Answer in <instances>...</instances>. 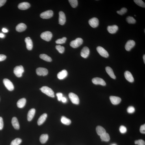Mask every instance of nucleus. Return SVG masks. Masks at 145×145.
<instances>
[{
    "label": "nucleus",
    "instance_id": "nucleus-30",
    "mask_svg": "<svg viewBox=\"0 0 145 145\" xmlns=\"http://www.w3.org/2000/svg\"><path fill=\"white\" fill-rule=\"evenodd\" d=\"M100 136V138L102 141L108 142L110 140V137L108 134L106 133Z\"/></svg>",
    "mask_w": 145,
    "mask_h": 145
},
{
    "label": "nucleus",
    "instance_id": "nucleus-6",
    "mask_svg": "<svg viewBox=\"0 0 145 145\" xmlns=\"http://www.w3.org/2000/svg\"><path fill=\"white\" fill-rule=\"evenodd\" d=\"M53 12L51 10H48L43 12L40 15V17L43 19H48L52 17Z\"/></svg>",
    "mask_w": 145,
    "mask_h": 145
},
{
    "label": "nucleus",
    "instance_id": "nucleus-42",
    "mask_svg": "<svg viewBox=\"0 0 145 145\" xmlns=\"http://www.w3.org/2000/svg\"><path fill=\"white\" fill-rule=\"evenodd\" d=\"M56 96L57 97L58 101H61L63 97L62 94L60 92L56 94Z\"/></svg>",
    "mask_w": 145,
    "mask_h": 145
},
{
    "label": "nucleus",
    "instance_id": "nucleus-32",
    "mask_svg": "<svg viewBox=\"0 0 145 145\" xmlns=\"http://www.w3.org/2000/svg\"><path fill=\"white\" fill-rule=\"evenodd\" d=\"M22 142V140L20 138H16L13 140L11 143L10 145H19Z\"/></svg>",
    "mask_w": 145,
    "mask_h": 145
},
{
    "label": "nucleus",
    "instance_id": "nucleus-44",
    "mask_svg": "<svg viewBox=\"0 0 145 145\" xmlns=\"http://www.w3.org/2000/svg\"><path fill=\"white\" fill-rule=\"evenodd\" d=\"M4 126L3 119L1 117H0V130L3 129Z\"/></svg>",
    "mask_w": 145,
    "mask_h": 145
},
{
    "label": "nucleus",
    "instance_id": "nucleus-20",
    "mask_svg": "<svg viewBox=\"0 0 145 145\" xmlns=\"http://www.w3.org/2000/svg\"><path fill=\"white\" fill-rule=\"evenodd\" d=\"M27 28V26L25 24L21 23L17 26L16 29L17 32H20L24 31Z\"/></svg>",
    "mask_w": 145,
    "mask_h": 145
},
{
    "label": "nucleus",
    "instance_id": "nucleus-28",
    "mask_svg": "<svg viewBox=\"0 0 145 145\" xmlns=\"http://www.w3.org/2000/svg\"><path fill=\"white\" fill-rule=\"evenodd\" d=\"M48 138V135L47 134H43L40 136V140L41 143L44 144L47 142Z\"/></svg>",
    "mask_w": 145,
    "mask_h": 145
},
{
    "label": "nucleus",
    "instance_id": "nucleus-15",
    "mask_svg": "<svg viewBox=\"0 0 145 145\" xmlns=\"http://www.w3.org/2000/svg\"><path fill=\"white\" fill-rule=\"evenodd\" d=\"M25 41L26 44L27 48L29 50H31L33 48V43L31 39L29 37L25 38Z\"/></svg>",
    "mask_w": 145,
    "mask_h": 145
},
{
    "label": "nucleus",
    "instance_id": "nucleus-46",
    "mask_svg": "<svg viewBox=\"0 0 145 145\" xmlns=\"http://www.w3.org/2000/svg\"><path fill=\"white\" fill-rule=\"evenodd\" d=\"M6 0H0V7L3 5L5 4Z\"/></svg>",
    "mask_w": 145,
    "mask_h": 145
},
{
    "label": "nucleus",
    "instance_id": "nucleus-34",
    "mask_svg": "<svg viewBox=\"0 0 145 145\" xmlns=\"http://www.w3.org/2000/svg\"><path fill=\"white\" fill-rule=\"evenodd\" d=\"M127 22L129 24H134L136 22L135 19L133 17L129 16L126 18Z\"/></svg>",
    "mask_w": 145,
    "mask_h": 145
},
{
    "label": "nucleus",
    "instance_id": "nucleus-16",
    "mask_svg": "<svg viewBox=\"0 0 145 145\" xmlns=\"http://www.w3.org/2000/svg\"><path fill=\"white\" fill-rule=\"evenodd\" d=\"M110 99L111 103L114 105L119 104L121 101V99L120 97L114 96H111Z\"/></svg>",
    "mask_w": 145,
    "mask_h": 145
},
{
    "label": "nucleus",
    "instance_id": "nucleus-12",
    "mask_svg": "<svg viewBox=\"0 0 145 145\" xmlns=\"http://www.w3.org/2000/svg\"><path fill=\"white\" fill-rule=\"evenodd\" d=\"M88 23L91 27L95 28L98 27L99 24V21L98 18L94 17L90 19Z\"/></svg>",
    "mask_w": 145,
    "mask_h": 145
},
{
    "label": "nucleus",
    "instance_id": "nucleus-39",
    "mask_svg": "<svg viewBox=\"0 0 145 145\" xmlns=\"http://www.w3.org/2000/svg\"><path fill=\"white\" fill-rule=\"evenodd\" d=\"M119 130L121 133L124 134L126 132L127 129L124 126L122 125L120 127Z\"/></svg>",
    "mask_w": 145,
    "mask_h": 145
},
{
    "label": "nucleus",
    "instance_id": "nucleus-51",
    "mask_svg": "<svg viewBox=\"0 0 145 145\" xmlns=\"http://www.w3.org/2000/svg\"></svg>",
    "mask_w": 145,
    "mask_h": 145
},
{
    "label": "nucleus",
    "instance_id": "nucleus-36",
    "mask_svg": "<svg viewBox=\"0 0 145 145\" xmlns=\"http://www.w3.org/2000/svg\"><path fill=\"white\" fill-rule=\"evenodd\" d=\"M67 38L66 37H63L62 38L58 39L56 41V43L58 44H64L66 42Z\"/></svg>",
    "mask_w": 145,
    "mask_h": 145
},
{
    "label": "nucleus",
    "instance_id": "nucleus-48",
    "mask_svg": "<svg viewBox=\"0 0 145 145\" xmlns=\"http://www.w3.org/2000/svg\"><path fill=\"white\" fill-rule=\"evenodd\" d=\"M2 31L4 32V33H7L8 32V31L7 29L5 28H3L2 30Z\"/></svg>",
    "mask_w": 145,
    "mask_h": 145
},
{
    "label": "nucleus",
    "instance_id": "nucleus-7",
    "mask_svg": "<svg viewBox=\"0 0 145 145\" xmlns=\"http://www.w3.org/2000/svg\"><path fill=\"white\" fill-rule=\"evenodd\" d=\"M3 82L4 85L8 90L12 91L14 90V86L13 84L9 80L7 79H4L3 80Z\"/></svg>",
    "mask_w": 145,
    "mask_h": 145
},
{
    "label": "nucleus",
    "instance_id": "nucleus-41",
    "mask_svg": "<svg viewBox=\"0 0 145 145\" xmlns=\"http://www.w3.org/2000/svg\"><path fill=\"white\" fill-rule=\"evenodd\" d=\"M135 144L138 145H145V142L143 140H135Z\"/></svg>",
    "mask_w": 145,
    "mask_h": 145
},
{
    "label": "nucleus",
    "instance_id": "nucleus-50",
    "mask_svg": "<svg viewBox=\"0 0 145 145\" xmlns=\"http://www.w3.org/2000/svg\"><path fill=\"white\" fill-rule=\"evenodd\" d=\"M143 59L144 60V62L145 64V55H144L143 56Z\"/></svg>",
    "mask_w": 145,
    "mask_h": 145
},
{
    "label": "nucleus",
    "instance_id": "nucleus-8",
    "mask_svg": "<svg viewBox=\"0 0 145 145\" xmlns=\"http://www.w3.org/2000/svg\"><path fill=\"white\" fill-rule=\"evenodd\" d=\"M97 50L99 54L102 57L107 58L109 57V54L101 46L97 47Z\"/></svg>",
    "mask_w": 145,
    "mask_h": 145
},
{
    "label": "nucleus",
    "instance_id": "nucleus-13",
    "mask_svg": "<svg viewBox=\"0 0 145 145\" xmlns=\"http://www.w3.org/2000/svg\"><path fill=\"white\" fill-rule=\"evenodd\" d=\"M59 23L60 25H63L66 21L65 14L63 12L60 11L59 13Z\"/></svg>",
    "mask_w": 145,
    "mask_h": 145
},
{
    "label": "nucleus",
    "instance_id": "nucleus-9",
    "mask_svg": "<svg viewBox=\"0 0 145 145\" xmlns=\"http://www.w3.org/2000/svg\"><path fill=\"white\" fill-rule=\"evenodd\" d=\"M92 81L93 83L96 85H100L103 86H105L106 83L104 80L101 78L99 77L94 78L93 79Z\"/></svg>",
    "mask_w": 145,
    "mask_h": 145
},
{
    "label": "nucleus",
    "instance_id": "nucleus-21",
    "mask_svg": "<svg viewBox=\"0 0 145 145\" xmlns=\"http://www.w3.org/2000/svg\"><path fill=\"white\" fill-rule=\"evenodd\" d=\"M68 74V72L66 70H63L58 73L57 77L60 80L63 79L67 77Z\"/></svg>",
    "mask_w": 145,
    "mask_h": 145
},
{
    "label": "nucleus",
    "instance_id": "nucleus-47",
    "mask_svg": "<svg viewBox=\"0 0 145 145\" xmlns=\"http://www.w3.org/2000/svg\"><path fill=\"white\" fill-rule=\"evenodd\" d=\"M61 101L65 103L67 101V99L65 97H63L61 99Z\"/></svg>",
    "mask_w": 145,
    "mask_h": 145
},
{
    "label": "nucleus",
    "instance_id": "nucleus-18",
    "mask_svg": "<svg viewBox=\"0 0 145 145\" xmlns=\"http://www.w3.org/2000/svg\"><path fill=\"white\" fill-rule=\"evenodd\" d=\"M118 27L117 26L114 25L111 26H109L107 27V30L110 33H115L118 31Z\"/></svg>",
    "mask_w": 145,
    "mask_h": 145
},
{
    "label": "nucleus",
    "instance_id": "nucleus-24",
    "mask_svg": "<svg viewBox=\"0 0 145 145\" xmlns=\"http://www.w3.org/2000/svg\"><path fill=\"white\" fill-rule=\"evenodd\" d=\"M47 117V114L44 113L41 115L38 119V125H40L42 124L46 120Z\"/></svg>",
    "mask_w": 145,
    "mask_h": 145
},
{
    "label": "nucleus",
    "instance_id": "nucleus-22",
    "mask_svg": "<svg viewBox=\"0 0 145 145\" xmlns=\"http://www.w3.org/2000/svg\"><path fill=\"white\" fill-rule=\"evenodd\" d=\"M36 112V110L35 109L33 108L30 109L27 114V119L28 121H31L35 115Z\"/></svg>",
    "mask_w": 145,
    "mask_h": 145
},
{
    "label": "nucleus",
    "instance_id": "nucleus-2",
    "mask_svg": "<svg viewBox=\"0 0 145 145\" xmlns=\"http://www.w3.org/2000/svg\"><path fill=\"white\" fill-rule=\"evenodd\" d=\"M83 42V39L81 38H78L71 42L70 44V46L73 48H76L81 46Z\"/></svg>",
    "mask_w": 145,
    "mask_h": 145
},
{
    "label": "nucleus",
    "instance_id": "nucleus-19",
    "mask_svg": "<svg viewBox=\"0 0 145 145\" xmlns=\"http://www.w3.org/2000/svg\"><path fill=\"white\" fill-rule=\"evenodd\" d=\"M124 75L125 79L127 81L131 83H133L134 81V80L133 76L129 71H125Z\"/></svg>",
    "mask_w": 145,
    "mask_h": 145
},
{
    "label": "nucleus",
    "instance_id": "nucleus-14",
    "mask_svg": "<svg viewBox=\"0 0 145 145\" xmlns=\"http://www.w3.org/2000/svg\"><path fill=\"white\" fill-rule=\"evenodd\" d=\"M90 51L89 48L87 47H85L82 49L81 52V55L82 57L86 58L89 55Z\"/></svg>",
    "mask_w": 145,
    "mask_h": 145
},
{
    "label": "nucleus",
    "instance_id": "nucleus-45",
    "mask_svg": "<svg viewBox=\"0 0 145 145\" xmlns=\"http://www.w3.org/2000/svg\"><path fill=\"white\" fill-rule=\"evenodd\" d=\"M6 58V56L4 55L0 54V61H3Z\"/></svg>",
    "mask_w": 145,
    "mask_h": 145
},
{
    "label": "nucleus",
    "instance_id": "nucleus-31",
    "mask_svg": "<svg viewBox=\"0 0 145 145\" xmlns=\"http://www.w3.org/2000/svg\"><path fill=\"white\" fill-rule=\"evenodd\" d=\"M40 57L41 59L47 62H51L52 60L51 58L45 54H41L40 55Z\"/></svg>",
    "mask_w": 145,
    "mask_h": 145
},
{
    "label": "nucleus",
    "instance_id": "nucleus-52",
    "mask_svg": "<svg viewBox=\"0 0 145 145\" xmlns=\"http://www.w3.org/2000/svg\"><path fill=\"white\" fill-rule=\"evenodd\" d=\"M134 16H136V15H134Z\"/></svg>",
    "mask_w": 145,
    "mask_h": 145
},
{
    "label": "nucleus",
    "instance_id": "nucleus-38",
    "mask_svg": "<svg viewBox=\"0 0 145 145\" xmlns=\"http://www.w3.org/2000/svg\"><path fill=\"white\" fill-rule=\"evenodd\" d=\"M127 11V9L125 8H123L120 11L117 12V13L120 15H123L126 13Z\"/></svg>",
    "mask_w": 145,
    "mask_h": 145
},
{
    "label": "nucleus",
    "instance_id": "nucleus-26",
    "mask_svg": "<svg viewBox=\"0 0 145 145\" xmlns=\"http://www.w3.org/2000/svg\"><path fill=\"white\" fill-rule=\"evenodd\" d=\"M26 102V100L25 98L19 99L17 103V107L19 108H22L24 107Z\"/></svg>",
    "mask_w": 145,
    "mask_h": 145
},
{
    "label": "nucleus",
    "instance_id": "nucleus-29",
    "mask_svg": "<svg viewBox=\"0 0 145 145\" xmlns=\"http://www.w3.org/2000/svg\"><path fill=\"white\" fill-rule=\"evenodd\" d=\"M61 121L63 124L67 125H70L71 123V120L64 116L62 117Z\"/></svg>",
    "mask_w": 145,
    "mask_h": 145
},
{
    "label": "nucleus",
    "instance_id": "nucleus-17",
    "mask_svg": "<svg viewBox=\"0 0 145 145\" xmlns=\"http://www.w3.org/2000/svg\"><path fill=\"white\" fill-rule=\"evenodd\" d=\"M31 5L27 2H24L19 4L18 6L19 9L22 10H27L30 8Z\"/></svg>",
    "mask_w": 145,
    "mask_h": 145
},
{
    "label": "nucleus",
    "instance_id": "nucleus-43",
    "mask_svg": "<svg viewBox=\"0 0 145 145\" xmlns=\"http://www.w3.org/2000/svg\"><path fill=\"white\" fill-rule=\"evenodd\" d=\"M140 132L142 134L145 133V124H144L140 126Z\"/></svg>",
    "mask_w": 145,
    "mask_h": 145
},
{
    "label": "nucleus",
    "instance_id": "nucleus-40",
    "mask_svg": "<svg viewBox=\"0 0 145 145\" xmlns=\"http://www.w3.org/2000/svg\"><path fill=\"white\" fill-rule=\"evenodd\" d=\"M134 107L132 106L129 107L127 109V111L129 113H133L135 112Z\"/></svg>",
    "mask_w": 145,
    "mask_h": 145
},
{
    "label": "nucleus",
    "instance_id": "nucleus-4",
    "mask_svg": "<svg viewBox=\"0 0 145 145\" xmlns=\"http://www.w3.org/2000/svg\"><path fill=\"white\" fill-rule=\"evenodd\" d=\"M41 38L45 41L49 42L52 38L53 34L51 32L47 31L43 32L40 36Z\"/></svg>",
    "mask_w": 145,
    "mask_h": 145
},
{
    "label": "nucleus",
    "instance_id": "nucleus-11",
    "mask_svg": "<svg viewBox=\"0 0 145 145\" xmlns=\"http://www.w3.org/2000/svg\"><path fill=\"white\" fill-rule=\"evenodd\" d=\"M135 43L134 41L132 40H129L125 45V48L126 50L129 51L134 47Z\"/></svg>",
    "mask_w": 145,
    "mask_h": 145
},
{
    "label": "nucleus",
    "instance_id": "nucleus-1",
    "mask_svg": "<svg viewBox=\"0 0 145 145\" xmlns=\"http://www.w3.org/2000/svg\"><path fill=\"white\" fill-rule=\"evenodd\" d=\"M43 93L46 94L47 96L54 98L55 97L54 93L52 90L47 86H43L40 89Z\"/></svg>",
    "mask_w": 145,
    "mask_h": 145
},
{
    "label": "nucleus",
    "instance_id": "nucleus-33",
    "mask_svg": "<svg viewBox=\"0 0 145 145\" xmlns=\"http://www.w3.org/2000/svg\"><path fill=\"white\" fill-rule=\"evenodd\" d=\"M134 2L138 5L143 8L145 7V4L141 0H134Z\"/></svg>",
    "mask_w": 145,
    "mask_h": 145
},
{
    "label": "nucleus",
    "instance_id": "nucleus-5",
    "mask_svg": "<svg viewBox=\"0 0 145 145\" xmlns=\"http://www.w3.org/2000/svg\"><path fill=\"white\" fill-rule=\"evenodd\" d=\"M69 96L73 103L76 105L79 104V99L77 95L71 92L69 94Z\"/></svg>",
    "mask_w": 145,
    "mask_h": 145
},
{
    "label": "nucleus",
    "instance_id": "nucleus-49",
    "mask_svg": "<svg viewBox=\"0 0 145 145\" xmlns=\"http://www.w3.org/2000/svg\"><path fill=\"white\" fill-rule=\"evenodd\" d=\"M4 34L2 33H0V38H3L4 37Z\"/></svg>",
    "mask_w": 145,
    "mask_h": 145
},
{
    "label": "nucleus",
    "instance_id": "nucleus-3",
    "mask_svg": "<svg viewBox=\"0 0 145 145\" xmlns=\"http://www.w3.org/2000/svg\"><path fill=\"white\" fill-rule=\"evenodd\" d=\"M24 72V69L22 66H17L14 68V72L16 76L18 77L22 76Z\"/></svg>",
    "mask_w": 145,
    "mask_h": 145
},
{
    "label": "nucleus",
    "instance_id": "nucleus-25",
    "mask_svg": "<svg viewBox=\"0 0 145 145\" xmlns=\"http://www.w3.org/2000/svg\"><path fill=\"white\" fill-rule=\"evenodd\" d=\"M106 71L108 74L112 79H115L116 78V76L115 75L113 70L110 67L107 66L105 68Z\"/></svg>",
    "mask_w": 145,
    "mask_h": 145
},
{
    "label": "nucleus",
    "instance_id": "nucleus-23",
    "mask_svg": "<svg viewBox=\"0 0 145 145\" xmlns=\"http://www.w3.org/2000/svg\"><path fill=\"white\" fill-rule=\"evenodd\" d=\"M11 122L12 126L15 129L17 130L19 129L20 126H19L18 120L15 117L13 118L12 119Z\"/></svg>",
    "mask_w": 145,
    "mask_h": 145
},
{
    "label": "nucleus",
    "instance_id": "nucleus-37",
    "mask_svg": "<svg viewBox=\"0 0 145 145\" xmlns=\"http://www.w3.org/2000/svg\"><path fill=\"white\" fill-rule=\"evenodd\" d=\"M56 48L60 54H62L64 52V48L63 46H62L60 45H57L56 46Z\"/></svg>",
    "mask_w": 145,
    "mask_h": 145
},
{
    "label": "nucleus",
    "instance_id": "nucleus-10",
    "mask_svg": "<svg viewBox=\"0 0 145 145\" xmlns=\"http://www.w3.org/2000/svg\"><path fill=\"white\" fill-rule=\"evenodd\" d=\"M37 74L38 75H43V76L47 75L48 73L47 69L43 68H39L36 69Z\"/></svg>",
    "mask_w": 145,
    "mask_h": 145
},
{
    "label": "nucleus",
    "instance_id": "nucleus-35",
    "mask_svg": "<svg viewBox=\"0 0 145 145\" xmlns=\"http://www.w3.org/2000/svg\"><path fill=\"white\" fill-rule=\"evenodd\" d=\"M69 1L73 8H75L78 5V1L77 0H69Z\"/></svg>",
    "mask_w": 145,
    "mask_h": 145
},
{
    "label": "nucleus",
    "instance_id": "nucleus-27",
    "mask_svg": "<svg viewBox=\"0 0 145 145\" xmlns=\"http://www.w3.org/2000/svg\"><path fill=\"white\" fill-rule=\"evenodd\" d=\"M96 131L98 134L100 136L106 133L105 129L102 127L100 126H97L96 128Z\"/></svg>",
    "mask_w": 145,
    "mask_h": 145
}]
</instances>
